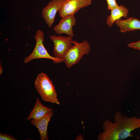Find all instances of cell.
I'll use <instances>...</instances> for the list:
<instances>
[{"label":"cell","instance_id":"cell-1","mask_svg":"<svg viewBox=\"0 0 140 140\" xmlns=\"http://www.w3.org/2000/svg\"><path fill=\"white\" fill-rule=\"evenodd\" d=\"M114 118V122L108 120L104 121L102 127L104 131L99 135L98 140L124 139L133 136L131 132L140 128V118L137 116L129 117L117 111Z\"/></svg>","mask_w":140,"mask_h":140},{"label":"cell","instance_id":"cell-2","mask_svg":"<svg viewBox=\"0 0 140 140\" xmlns=\"http://www.w3.org/2000/svg\"><path fill=\"white\" fill-rule=\"evenodd\" d=\"M34 83L37 92L44 101L60 104L54 85L46 74L43 72L39 73Z\"/></svg>","mask_w":140,"mask_h":140},{"label":"cell","instance_id":"cell-3","mask_svg":"<svg viewBox=\"0 0 140 140\" xmlns=\"http://www.w3.org/2000/svg\"><path fill=\"white\" fill-rule=\"evenodd\" d=\"M73 45L64 58L65 65L69 68L78 63L84 55L89 53L91 50L90 45L86 40L80 43L73 40Z\"/></svg>","mask_w":140,"mask_h":140},{"label":"cell","instance_id":"cell-4","mask_svg":"<svg viewBox=\"0 0 140 140\" xmlns=\"http://www.w3.org/2000/svg\"><path fill=\"white\" fill-rule=\"evenodd\" d=\"M44 33L41 30H38L34 36L36 41L34 48L31 53L26 57L24 62L27 64L35 59L45 58L52 60L55 64L64 62V59H58L50 55L44 46L43 42L44 40Z\"/></svg>","mask_w":140,"mask_h":140},{"label":"cell","instance_id":"cell-5","mask_svg":"<svg viewBox=\"0 0 140 140\" xmlns=\"http://www.w3.org/2000/svg\"><path fill=\"white\" fill-rule=\"evenodd\" d=\"M49 37L54 45V57L58 59H64L67 51L73 45V37L53 34L50 36Z\"/></svg>","mask_w":140,"mask_h":140},{"label":"cell","instance_id":"cell-6","mask_svg":"<svg viewBox=\"0 0 140 140\" xmlns=\"http://www.w3.org/2000/svg\"><path fill=\"white\" fill-rule=\"evenodd\" d=\"M92 0H64L58 11L61 18L75 14L80 10L91 5Z\"/></svg>","mask_w":140,"mask_h":140},{"label":"cell","instance_id":"cell-7","mask_svg":"<svg viewBox=\"0 0 140 140\" xmlns=\"http://www.w3.org/2000/svg\"><path fill=\"white\" fill-rule=\"evenodd\" d=\"M64 0H52L42 9V16L48 27H51L54 23L56 14Z\"/></svg>","mask_w":140,"mask_h":140},{"label":"cell","instance_id":"cell-8","mask_svg":"<svg viewBox=\"0 0 140 140\" xmlns=\"http://www.w3.org/2000/svg\"><path fill=\"white\" fill-rule=\"evenodd\" d=\"M76 19L75 14H70L60 19L59 23L53 27V30L57 34L63 33L72 37L74 36L73 27L76 24Z\"/></svg>","mask_w":140,"mask_h":140},{"label":"cell","instance_id":"cell-9","mask_svg":"<svg viewBox=\"0 0 140 140\" xmlns=\"http://www.w3.org/2000/svg\"><path fill=\"white\" fill-rule=\"evenodd\" d=\"M53 114L52 111L38 118L32 119L31 123L36 126L39 131L41 140H48L47 128L48 123Z\"/></svg>","mask_w":140,"mask_h":140},{"label":"cell","instance_id":"cell-10","mask_svg":"<svg viewBox=\"0 0 140 140\" xmlns=\"http://www.w3.org/2000/svg\"><path fill=\"white\" fill-rule=\"evenodd\" d=\"M116 23L122 33L140 30V20L135 18L130 17L125 20L121 18L117 20Z\"/></svg>","mask_w":140,"mask_h":140},{"label":"cell","instance_id":"cell-11","mask_svg":"<svg viewBox=\"0 0 140 140\" xmlns=\"http://www.w3.org/2000/svg\"><path fill=\"white\" fill-rule=\"evenodd\" d=\"M110 10V14L107 17L106 22L109 27H111L117 20L122 17H127L129 12V10L122 4L120 6L118 5Z\"/></svg>","mask_w":140,"mask_h":140},{"label":"cell","instance_id":"cell-12","mask_svg":"<svg viewBox=\"0 0 140 140\" xmlns=\"http://www.w3.org/2000/svg\"><path fill=\"white\" fill-rule=\"evenodd\" d=\"M53 111V109L51 108L43 105L40 101L39 98L37 97L34 107L27 117V120L39 118Z\"/></svg>","mask_w":140,"mask_h":140},{"label":"cell","instance_id":"cell-13","mask_svg":"<svg viewBox=\"0 0 140 140\" xmlns=\"http://www.w3.org/2000/svg\"><path fill=\"white\" fill-rule=\"evenodd\" d=\"M106 1L107 5V9L108 10H111L118 5L116 0H106Z\"/></svg>","mask_w":140,"mask_h":140},{"label":"cell","instance_id":"cell-14","mask_svg":"<svg viewBox=\"0 0 140 140\" xmlns=\"http://www.w3.org/2000/svg\"><path fill=\"white\" fill-rule=\"evenodd\" d=\"M0 140H17V139L13 137L11 135L4 134L2 133H0Z\"/></svg>","mask_w":140,"mask_h":140},{"label":"cell","instance_id":"cell-15","mask_svg":"<svg viewBox=\"0 0 140 140\" xmlns=\"http://www.w3.org/2000/svg\"><path fill=\"white\" fill-rule=\"evenodd\" d=\"M130 47L140 50V40L134 43H130L128 45Z\"/></svg>","mask_w":140,"mask_h":140},{"label":"cell","instance_id":"cell-16","mask_svg":"<svg viewBox=\"0 0 140 140\" xmlns=\"http://www.w3.org/2000/svg\"><path fill=\"white\" fill-rule=\"evenodd\" d=\"M76 140H83V138L81 134L79 135L76 138Z\"/></svg>","mask_w":140,"mask_h":140},{"label":"cell","instance_id":"cell-17","mask_svg":"<svg viewBox=\"0 0 140 140\" xmlns=\"http://www.w3.org/2000/svg\"><path fill=\"white\" fill-rule=\"evenodd\" d=\"M3 68L1 65V62H0V75H1L3 72Z\"/></svg>","mask_w":140,"mask_h":140}]
</instances>
